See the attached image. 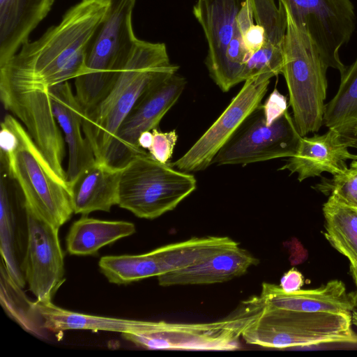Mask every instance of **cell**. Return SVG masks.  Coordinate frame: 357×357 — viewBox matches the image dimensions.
Segmentation results:
<instances>
[{
	"instance_id": "27",
	"label": "cell",
	"mask_w": 357,
	"mask_h": 357,
	"mask_svg": "<svg viewBox=\"0 0 357 357\" xmlns=\"http://www.w3.org/2000/svg\"><path fill=\"white\" fill-rule=\"evenodd\" d=\"M0 303L6 314L26 332L45 337L42 317L31 301L10 275L2 259L0 265Z\"/></svg>"
},
{
	"instance_id": "8",
	"label": "cell",
	"mask_w": 357,
	"mask_h": 357,
	"mask_svg": "<svg viewBox=\"0 0 357 357\" xmlns=\"http://www.w3.org/2000/svg\"><path fill=\"white\" fill-rule=\"evenodd\" d=\"M197 188L190 173L163 164L150 154L134 158L121 169L118 205L138 218L155 219L174 210Z\"/></svg>"
},
{
	"instance_id": "17",
	"label": "cell",
	"mask_w": 357,
	"mask_h": 357,
	"mask_svg": "<svg viewBox=\"0 0 357 357\" xmlns=\"http://www.w3.org/2000/svg\"><path fill=\"white\" fill-rule=\"evenodd\" d=\"M54 116L63 130L68 148L66 176L68 185L96 160L93 149L82 135V107L68 81L49 89Z\"/></svg>"
},
{
	"instance_id": "18",
	"label": "cell",
	"mask_w": 357,
	"mask_h": 357,
	"mask_svg": "<svg viewBox=\"0 0 357 357\" xmlns=\"http://www.w3.org/2000/svg\"><path fill=\"white\" fill-rule=\"evenodd\" d=\"M245 1L197 0L194 6V15L208 44L205 63L214 82L222 70L237 15Z\"/></svg>"
},
{
	"instance_id": "5",
	"label": "cell",
	"mask_w": 357,
	"mask_h": 357,
	"mask_svg": "<svg viewBox=\"0 0 357 357\" xmlns=\"http://www.w3.org/2000/svg\"><path fill=\"white\" fill-rule=\"evenodd\" d=\"M136 0H109L107 13L86 52L82 73L75 79V97L84 114L107 94L137 43L132 26Z\"/></svg>"
},
{
	"instance_id": "3",
	"label": "cell",
	"mask_w": 357,
	"mask_h": 357,
	"mask_svg": "<svg viewBox=\"0 0 357 357\" xmlns=\"http://www.w3.org/2000/svg\"><path fill=\"white\" fill-rule=\"evenodd\" d=\"M1 168L22 192L26 208L59 229L74 213L68 183L59 176L26 129L7 114L1 123Z\"/></svg>"
},
{
	"instance_id": "11",
	"label": "cell",
	"mask_w": 357,
	"mask_h": 357,
	"mask_svg": "<svg viewBox=\"0 0 357 357\" xmlns=\"http://www.w3.org/2000/svg\"><path fill=\"white\" fill-rule=\"evenodd\" d=\"M186 79L176 73L147 91L120 123L100 162L123 169L134 158L147 154L138 144L140 135L158 128L186 86Z\"/></svg>"
},
{
	"instance_id": "28",
	"label": "cell",
	"mask_w": 357,
	"mask_h": 357,
	"mask_svg": "<svg viewBox=\"0 0 357 357\" xmlns=\"http://www.w3.org/2000/svg\"><path fill=\"white\" fill-rule=\"evenodd\" d=\"M98 266L107 280L116 284H126L160 275L158 262L152 251L135 255L104 256Z\"/></svg>"
},
{
	"instance_id": "29",
	"label": "cell",
	"mask_w": 357,
	"mask_h": 357,
	"mask_svg": "<svg viewBox=\"0 0 357 357\" xmlns=\"http://www.w3.org/2000/svg\"><path fill=\"white\" fill-rule=\"evenodd\" d=\"M328 197L357 208V160H352L343 173L323 178L314 187Z\"/></svg>"
},
{
	"instance_id": "21",
	"label": "cell",
	"mask_w": 357,
	"mask_h": 357,
	"mask_svg": "<svg viewBox=\"0 0 357 357\" xmlns=\"http://www.w3.org/2000/svg\"><path fill=\"white\" fill-rule=\"evenodd\" d=\"M121 169L96 160L82 172L69 184L74 213L86 215L98 211L109 212L118 205Z\"/></svg>"
},
{
	"instance_id": "9",
	"label": "cell",
	"mask_w": 357,
	"mask_h": 357,
	"mask_svg": "<svg viewBox=\"0 0 357 357\" xmlns=\"http://www.w3.org/2000/svg\"><path fill=\"white\" fill-rule=\"evenodd\" d=\"M298 29L307 33L329 68L340 74L346 67L340 49L350 40L356 27L351 0H278Z\"/></svg>"
},
{
	"instance_id": "16",
	"label": "cell",
	"mask_w": 357,
	"mask_h": 357,
	"mask_svg": "<svg viewBox=\"0 0 357 357\" xmlns=\"http://www.w3.org/2000/svg\"><path fill=\"white\" fill-rule=\"evenodd\" d=\"M264 307L303 312L351 313L357 307V291L347 292L344 284L333 280L311 289L287 293L280 285L263 282L259 296Z\"/></svg>"
},
{
	"instance_id": "2",
	"label": "cell",
	"mask_w": 357,
	"mask_h": 357,
	"mask_svg": "<svg viewBox=\"0 0 357 357\" xmlns=\"http://www.w3.org/2000/svg\"><path fill=\"white\" fill-rule=\"evenodd\" d=\"M287 29L284 6L246 0L238 13L224 64L215 84L223 92L249 78L282 74Z\"/></svg>"
},
{
	"instance_id": "32",
	"label": "cell",
	"mask_w": 357,
	"mask_h": 357,
	"mask_svg": "<svg viewBox=\"0 0 357 357\" xmlns=\"http://www.w3.org/2000/svg\"><path fill=\"white\" fill-rule=\"evenodd\" d=\"M303 282L302 273L292 268L282 275L280 286L285 292L291 293L301 289Z\"/></svg>"
},
{
	"instance_id": "26",
	"label": "cell",
	"mask_w": 357,
	"mask_h": 357,
	"mask_svg": "<svg viewBox=\"0 0 357 357\" xmlns=\"http://www.w3.org/2000/svg\"><path fill=\"white\" fill-rule=\"evenodd\" d=\"M323 213L326 239L350 265L357 266V208L328 197Z\"/></svg>"
},
{
	"instance_id": "13",
	"label": "cell",
	"mask_w": 357,
	"mask_h": 357,
	"mask_svg": "<svg viewBox=\"0 0 357 357\" xmlns=\"http://www.w3.org/2000/svg\"><path fill=\"white\" fill-rule=\"evenodd\" d=\"M27 211L29 238L25 259L26 282L36 301L51 302L65 281L59 229L39 219L28 208Z\"/></svg>"
},
{
	"instance_id": "1",
	"label": "cell",
	"mask_w": 357,
	"mask_h": 357,
	"mask_svg": "<svg viewBox=\"0 0 357 357\" xmlns=\"http://www.w3.org/2000/svg\"><path fill=\"white\" fill-rule=\"evenodd\" d=\"M109 0H81L38 39L27 41L0 66V83L47 89L75 79Z\"/></svg>"
},
{
	"instance_id": "4",
	"label": "cell",
	"mask_w": 357,
	"mask_h": 357,
	"mask_svg": "<svg viewBox=\"0 0 357 357\" xmlns=\"http://www.w3.org/2000/svg\"><path fill=\"white\" fill-rule=\"evenodd\" d=\"M165 44L138 39L128 61L105 97L82 114V130L100 160L120 123L151 88L176 73Z\"/></svg>"
},
{
	"instance_id": "20",
	"label": "cell",
	"mask_w": 357,
	"mask_h": 357,
	"mask_svg": "<svg viewBox=\"0 0 357 357\" xmlns=\"http://www.w3.org/2000/svg\"><path fill=\"white\" fill-rule=\"evenodd\" d=\"M54 0H0V66L27 41Z\"/></svg>"
},
{
	"instance_id": "31",
	"label": "cell",
	"mask_w": 357,
	"mask_h": 357,
	"mask_svg": "<svg viewBox=\"0 0 357 357\" xmlns=\"http://www.w3.org/2000/svg\"><path fill=\"white\" fill-rule=\"evenodd\" d=\"M266 123L271 124L287 111V98L275 89L261 105Z\"/></svg>"
},
{
	"instance_id": "19",
	"label": "cell",
	"mask_w": 357,
	"mask_h": 357,
	"mask_svg": "<svg viewBox=\"0 0 357 357\" xmlns=\"http://www.w3.org/2000/svg\"><path fill=\"white\" fill-rule=\"evenodd\" d=\"M258 263L248 250L236 246L197 264L160 275L158 281L162 287L221 283L243 275Z\"/></svg>"
},
{
	"instance_id": "24",
	"label": "cell",
	"mask_w": 357,
	"mask_h": 357,
	"mask_svg": "<svg viewBox=\"0 0 357 357\" xmlns=\"http://www.w3.org/2000/svg\"><path fill=\"white\" fill-rule=\"evenodd\" d=\"M238 246L228 236H206L162 245L152 251L160 275L197 264L227 249Z\"/></svg>"
},
{
	"instance_id": "14",
	"label": "cell",
	"mask_w": 357,
	"mask_h": 357,
	"mask_svg": "<svg viewBox=\"0 0 357 357\" xmlns=\"http://www.w3.org/2000/svg\"><path fill=\"white\" fill-rule=\"evenodd\" d=\"M357 148V137L341 134L334 129L312 137H301L295 154L289 157L279 170L296 173L298 180L320 176L323 172L333 176L343 173L349 167L347 161L357 160V154L349 151Z\"/></svg>"
},
{
	"instance_id": "7",
	"label": "cell",
	"mask_w": 357,
	"mask_h": 357,
	"mask_svg": "<svg viewBox=\"0 0 357 357\" xmlns=\"http://www.w3.org/2000/svg\"><path fill=\"white\" fill-rule=\"evenodd\" d=\"M328 68L309 36L298 29L287 14L282 74L301 137L319 131L324 123Z\"/></svg>"
},
{
	"instance_id": "35",
	"label": "cell",
	"mask_w": 357,
	"mask_h": 357,
	"mask_svg": "<svg viewBox=\"0 0 357 357\" xmlns=\"http://www.w3.org/2000/svg\"><path fill=\"white\" fill-rule=\"evenodd\" d=\"M352 324L357 327V312L353 311L351 313Z\"/></svg>"
},
{
	"instance_id": "15",
	"label": "cell",
	"mask_w": 357,
	"mask_h": 357,
	"mask_svg": "<svg viewBox=\"0 0 357 357\" xmlns=\"http://www.w3.org/2000/svg\"><path fill=\"white\" fill-rule=\"evenodd\" d=\"M11 178L1 168L0 252L13 280L26 284L25 259L29 238V214L23 195L11 188Z\"/></svg>"
},
{
	"instance_id": "25",
	"label": "cell",
	"mask_w": 357,
	"mask_h": 357,
	"mask_svg": "<svg viewBox=\"0 0 357 357\" xmlns=\"http://www.w3.org/2000/svg\"><path fill=\"white\" fill-rule=\"evenodd\" d=\"M335 96L325 105L324 123L342 135L356 137L357 130V58L340 74Z\"/></svg>"
},
{
	"instance_id": "12",
	"label": "cell",
	"mask_w": 357,
	"mask_h": 357,
	"mask_svg": "<svg viewBox=\"0 0 357 357\" xmlns=\"http://www.w3.org/2000/svg\"><path fill=\"white\" fill-rule=\"evenodd\" d=\"M271 77L259 75L244 81L239 92L229 105L195 142L171 165L181 172L190 173L206 169L213 158L243 122L261 104Z\"/></svg>"
},
{
	"instance_id": "23",
	"label": "cell",
	"mask_w": 357,
	"mask_h": 357,
	"mask_svg": "<svg viewBox=\"0 0 357 357\" xmlns=\"http://www.w3.org/2000/svg\"><path fill=\"white\" fill-rule=\"evenodd\" d=\"M135 232V225L130 222L102 220L82 215L70 227L66 249L70 255H93L102 247Z\"/></svg>"
},
{
	"instance_id": "30",
	"label": "cell",
	"mask_w": 357,
	"mask_h": 357,
	"mask_svg": "<svg viewBox=\"0 0 357 357\" xmlns=\"http://www.w3.org/2000/svg\"><path fill=\"white\" fill-rule=\"evenodd\" d=\"M152 139L148 152L155 160L163 163H169L174 147L178 139L175 130L169 132H162L158 128L151 130Z\"/></svg>"
},
{
	"instance_id": "10",
	"label": "cell",
	"mask_w": 357,
	"mask_h": 357,
	"mask_svg": "<svg viewBox=\"0 0 357 357\" xmlns=\"http://www.w3.org/2000/svg\"><path fill=\"white\" fill-rule=\"evenodd\" d=\"M301 138L288 110L270 125L261 105L216 154L213 164H248L293 156Z\"/></svg>"
},
{
	"instance_id": "34",
	"label": "cell",
	"mask_w": 357,
	"mask_h": 357,
	"mask_svg": "<svg viewBox=\"0 0 357 357\" xmlns=\"http://www.w3.org/2000/svg\"><path fill=\"white\" fill-rule=\"evenodd\" d=\"M351 273L357 288V266L350 265Z\"/></svg>"
},
{
	"instance_id": "6",
	"label": "cell",
	"mask_w": 357,
	"mask_h": 357,
	"mask_svg": "<svg viewBox=\"0 0 357 357\" xmlns=\"http://www.w3.org/2000/svg\"><path fill=\"white\" fill-rule=\"evenodd\" d=\"M351 313L303 312L264 306L243 332L247 344L285 349L321 344H357Z\"/></svg>"
},
{
	"instance_id": "22",
	"label": "cell",
	"mask_w": 357,
	"mask_h": 357,
	"mask_svg": "<svg viewBox=\"0 0 357 357\" xmlns=\"http://www.w3.org/2000/svg\"><path fill=\"white\" fill-rule=\"evenodd\" d=\"M43 327L47 331L63 332L69 330H89L123 333L149 331L152 321H143L102 317L70 311L55 305L52 302L35 301Z\"/></svg>"
},
{
	"instance_id": "36",
	"label": "cell",
	"mask_w": 357,
	"mask_h": 357,
	"mask_svg": "<svg viewBox=\"0 0 357 357\" xmlns=\"http://www.w3.org/2000/svg\"><path fill=\"white\" fill-rule=\"evenodd\" d=\"M356 137H357V130H356Z\"/></svg>"
},
{
	"instance_id": "33",
	"label": "cell",
	"mask_w": 357,
	"mask_h": 357,
	"mask_svg": "<svg viewBox=\"0 0 357 357\" xmlns=\"http://www.w3.org/2000/svg\"><path fill=\"white\" fill-rule=\"evenodd\" d=\"M151 139H152L151 130L142 132L138 139L139 146L142 149H143L144 150L145 149L147 150L151 145Z\"/></svg>"
}]
</instances>
